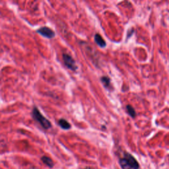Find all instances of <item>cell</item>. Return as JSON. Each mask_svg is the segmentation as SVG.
Returning a JSON list of instances; mask_svg holds the SVG:
<instances>
[{"label": "cell", "mask_w": 169, "mask_h": 169, "mask_svg": "<svg viewBox=\"0 0 169 169\" xmlns=\"http://www.w3.org/2000/svg\"><path fill=\"white\" fill-rule=\"evenodd\" d=\"M119 164L122 169H139V164L132 155L124 152V157L120 158Z\"/></svg>", "instance_id": "cell-1"}, {"label": "cell", "mask_w": 169, "mask_h": 169, "mask_svg": "<svg viewBox=\"0 0 169 169\" xmlns=\"http://www.w3.org/2000/svg\"><path fill=\"white\" fill-rule=\"evenodd\" d=\"M32 116L34 120L38 122L43 129H48L52 128L51 122L40 113L37 107H34L33 108V110H32Z\"/></svg>", "instance_id": "cell-2"}, {"label": "cell", "mask_w": 169, "mask_h": 169, "mask_svg": "<svg viewBox=\"0 0 169 169\" xmlns=\"http://www.w3.org/2000/svg\"><path fill=\"white\" fill-rule=\"evenodd\" d=\"M62 58L64 65L67 68L72 70V71H76L77 69V66L76 65L75 61L74 60V59L71 56L68 54H66V53H63L62 55Z\"/></svg>", "instance_id": "cell-3"}, {"label": "cell", "mask_w": 169, "mask_h": 169, "mask_svg": "<svg viewBox=\"0 0 169 169\" xmlns=\"http://www.w3.org/2000/svg\"><path fill=\"white\" fill-rule=\"evenodd\" d=\"M37 33L44 37L45 38H52L55 37V33L54 30H52L51 29L47 27H40V29L37 30Z\"/></svg>", "instance_id": "cell-4"}, {"label": "cell", "mask_w": 169, "mask_h": 169, "mask_svg": "<svg viewBox=\"0 0 169 169\" xmlns=\"http://www.w3.org/2000/svg\"><path fill=\"white\" fill-rule=\"evenodd\" d=\"M94 42L100 48H104L107 46V43H106L104 38L102 37L100 34L98 33L94 35Z\"/></svg>", "instance_id": "cell-5"}, {"label": "cell", "mask_w": 169, "mask_h": 169, "mask_svg": "<svg viewBox=\"0 0 169 169\" xmlns=\"http://www.w3.org/2000/svg\"><path fill=\"white\" fill-rule=\"evenodd\" d=\"M41 161L42 163H43L45 165H46V166L50 168H52L54 166V162H53L52 159L51 158H50L49 157L47 156H42L41 157Z\"/></svg>", "instance_id": "cell-6"}, {"label": "cell", "mask_w": 169, "mask_h": 169, "mask_svg": "<svg viewBox=\"0 0 169 169\" xmlns=\"http://www.w3.org/2000/svg\"><path fill=\"white\" fill-rule=\"evenodd\" d=\"M58 125L61 127V128L63 129H69L70 128H71V124H69V123L65 119H63V118H62V119H59V120H58Z\"/></svg>", "instance_id": "cell-7"}, {"label": "cell", "mask_w": 169, "mask_h": 169, "mask_svg": "<svg viewBox=\"0 0 169 169\" xmlns=\"http://www.w3.org/2000/svg\"><path fill=\"white\" fill-rule=\"evenodd\" d=\"M100 81L103 84V85L104 86L105 88H107V89H110L111 87V81L110 79L107 76H103L100 78Z\"/></svg>", "instance_id": "cell-8"}, {"label": "cell", "mask_w": 169, "mask_h": 169, "mask_svg": "<svg viewBox=\"0 0 169 169\" xmlns=\"http://www.w3.org/2000/svg\"><path fill=\"white\" fill-rule=\"evenodd\" d=\"M126 110H127V112L128 113V114L130 116H131L132 118H135L136 116V110H135V109L133 108L132 106L129 105V104L127 105L126 106Z\"/></svg>", "instance_id": "cell-9"}, {"label": "cell", "mask_w": 169, "mask_h": 169, "mask_svg": "<svg viewBox=\"0 0 169 169\" xmlns=\"http://www.w3.org/2000/svg\"><path fill=\"white\" fill-rule=\"evenodd\" d=\"M84 169H93V168H90V167H87V168H84Z\"/></svg>", "instance_id": "cell-10"}]
</instances>
